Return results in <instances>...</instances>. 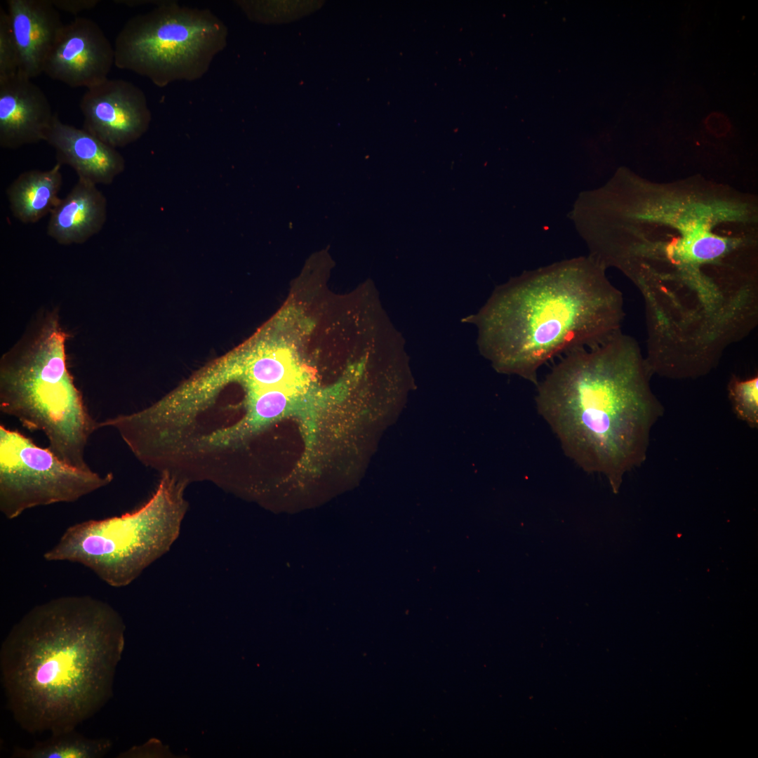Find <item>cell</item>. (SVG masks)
Segmentation results:
<instances>
[{
  "label": "cell",
  "mask_w": 758,
  "mask_h": 758,
  "mask_svg": "<svg viewBox=\"0 0 758 758\" xmlns=\"http://www.w3.org/2000/svg\"><path fill=\"white\" fill-rule=\"evenodd\" d=\"M749 202L679 183L644 194L629 215L616 267L635 284L646 316L663 326L715 321L757 283Z\"/></svg>",
  "instance_id": "obj_1"
},
{
  "label": "cell",
  "mask_w": 758,
  "mask_h": 758,
  "mask_svg": "<svg viewBox=\"0 0 758 758\" xmlns=\"http://www.w3.org/2000/svg\"><path fill=\"white\" fill-rule=\"evenodd\" d=\"M124 625L108 603L64 596L35 606L0 649L7 707L29 733L75 729L110 699Z\"/></svg>",
  "instance_id": "obj_2"
},
{
  "label": "cell",
  "mask_w": 758,
  "mask_h": 758,
  "mask_svg": "<svg viewBox=\"0 0 758 758\" xmlns=\"http://www.w3.org/2000/svg\"><path fill=\"white\" fill-rule=\"evenodd\" d=\"M636 340L621 331L592 347L566 353L537 384L538 413L564 453L604 475L614 493L646 459L652 428L665 408Z\"/></svg>",
  "instance_id": "obj_3"
},
{
  "label": "cell",
  "mask_w": 758,
  "mask_h": 758,
  "mask_svg": "<svg viewBox=\"0 0 758 758\" xmlns=\"http://www.w3.org/2000/svg\"><path fill=\"white\" fill-rule=\"evenodd\" d=\"M605 268L592 257L575 258L497 287L474 318L481 352L497 369L537 385L551 359L620 331L623 295Z\"/></svg>",
  "instance_id": "obj_4"
},
{
  "label": "cell",
  "mask_w": 758,
  "mask_h": 758,
  "mask_svg": "<svg viewBox=\"0 0 758 758\" xmlns=\"http://www.w3.org/2000/svg\"><path fill=\"white\" fill-rule=\"evenodd\" d=\"M66 337L51 319L29 348L3 359L0 411L27 429L42 432L48 448L62 461L90 470L85 450L98 423L68 370Z\"/></svg>",
  "instance_id": "obj_5"
},
{
  "label": "cell",
  "mask_w": 758,
  "mask_h": 758,
  "mask_svg": "<svg viewBox=\"0 0 758 758\" xmlns=\"http://www.w3.org/2000/svg\"><path fill=\"white\" fill-rule=\"evenodd\" d=\"M186 485L162 473L154 493L140 507L70 526L44 558L80 564L112 587L129 585L178 538L187 509Z\"/></svg>",
  "instance_id": "obj_6"
},
{
  "label": "cell",
  "mask_w": 758,
  "mask_h": 758,
  "mask_svg": "<svg viewBox=\"0 0 758 758\" xmlns=\"http://www.w3.org/2000/svg\"><path fill=\"white\" fill-rule=\"evenodd\" d=\"M228 27L208 8L159 1L128 19L116 36L114 65L164 88L194 81L227 45Z\"/></svg>",
  "instance_id": "obj_7"
},
{
  "label": "cell",
  "mask_w": 758,
  "mask_h": 758,
  "mask_svg": "<svg viewBox=\"0 0 758 758\" xmlns=\"http://www.w3.org/2000/svg\"><path fill=\"white\" fill-rule=\"evenodd\" d=\"M113 479L111 472L69 465L48 447L0 425V511L8 519L35 507L75 502Z\"/></svg>",
  "instance_id": "obj_8"
},
{
  "label": "cell",
  "mask_w": 758,
  "mask_h": 758,
  "mask_svg": "<svg viewBox=\"0 0 758 758\" xmlns=\"http://www.w3.org/2000/svg\"><path fill=\"white\" fill-rule=\"evenodd\" d=\"M79 107L83 128L114 148L140 138L152 119L145 93L124 79H107L88 88Z\"/></svg>",
  "instance_id": "obj_9"
},
{
  "label": "cell",
  "mask_w": 758,
  "mask_h": 758,
  "mask_svg": "<svg viewBox=\"0 0 758 758\" xmlns=\"http://www.w3.org/2000/svg\"><path fill=\"white\" fill-rule=\"evenodd\" d=\"M114 48L93 20L78 17L64 25L44 72L72 88L95 86L108 79Z\"/></svg>",
  "instance_id": "obj_10"
},
{
  "label": "cell",
  "mask_w": 758,
  "mask_h": 758,
  "mask_svg": "<svg viewBox=\"0 0 758 758\" xmlns=\"http://www.w3.org/2000/svg\"><path fill=\"white\" fill-rule=\"evenodd\" d=\"M55 114L43 91L18 74L0 81V146L15 149L45 141Z\"/></svg>",
  "instance_id": "obj_11"
},
{
  "label": "cell",
  "mask_w": 758,
  "mask_h": 758,
  "mask_svg": "<svg viewBox=\"0 0 758 758\" xmlns=\"http://www.w3.org/2000/svg\"><path fill=\"white\" fill-rule=\"evenodd\" d=\"M7 6L18 52V74L32 79L44 72L65 25L50 0H8Z\"/></svg>",
  "instance_id": "obj_12"
},
{
  "label": "cell",
  "mask_w": 758,
  "mask_h": 758,
  "mask_svg": "<svg viewBox=\"0 0 758 758\" xmlns=\"http://www.w3.org/2000/svg\"><path fill=\"white\" fill-rule=\"evenodd\" d=\"M45 142L55 151L57 162L71 166L78 178L95 185H110L124 168L121 154L84 128L61 121L55 114Z\"/></svg>",
  "instance_id": "obj_13"
},
{
  "label": "cell",
  "mask_w": 758,
  "mask_h": 758,
  "mask_svg": "<svg viewBox=\"0 0 758 758\" xmlns=\"http://www.w3.org/2000/svg\"><path fill=\"white\" fill-rule=\"evenodd\" d=\"M107 213V199L97 185L78 178L51 212L47 234L62 244L83 243L102 229Z\"/></svg>",
  "instance_id": "obj_14"
},
{
  "label": "cell",
  "mask_w": 758,
  "mask_h": 758,
  "mask_svg": "<svg viewBox=\"0 0 758 758\" xmlns=\"http://www.w3.org/2000/svg\"><path fill=\"white\" fill-rule=\"evenodd\" d=\"M62 164L49 170H32L20 174L8 186L6 196L13 215L24 224L36 223L51 213L60 199Z\"/></svg>",
  "instance_id": "obj_15"
},
{
  "label": "cell",
  "mask_w": 758,
  "mask_h": 758,
  "mask_svg": "<svg viewBox=\"0 0 758 758\" xmlns=\"http://www.w3.org/2000/svg\"><path fill=\"white\" fill-rule=\"evenodd\" d=\"M109 738H86L75 729L51 734L29 748L15 747L14 758H100L111 750Z\"/></svg>",
  "instance_id": "obj_16"
},
{
  "label": "cell",
  "mask_w": 758,
  "mask_h": 758,
  "mask_svg": "<svg viewBox=\"0 0 758 758\" xmlns=\"http://www.w3.org/2000/svg\"><path fill=\"white\" fill-rule=\"evenodd\" d=\"M295 371L286 357L277 352H267L246 364L244 374L250 385L254 387L287 388L295 380Z\"/></svg>",
  "instance_id": "obj_17"
},
{
  "label": "cell",
  "mask_w": 758,
  "mask_h": 758,
  "mask_svg": "<svg viewBox=\"0 0 758 758\" xmlns=\"http://www.w3.org/2000/svg\"><path fill=\"white\" fill-rule=\"evenodd\" d=\"M728 396L736 416L750 427H758V377L742 380L733 375L728 384Z\"/></svg>",
  "instance_id": "obj_18"
},
{
  "label": "cell",
  "mask_w": 758,
  "mask_h": 758,
  "mask_svg": "<svg viewBox=\"0 0 758 758\" xmlns=\"http://www.w3.org/2000/svg\"><path fill=\"white\" fill-rule=\"evenodd\" d=\"M18 52L8 12L0 8V81L18 74Z\"/></svg>",
  "instance_id": "obj_19"
},
{
  "label": "cell",
  "mask_w": 758,
  "mask_h": 758,
  "mask_svg": "<svg viewBox=\"0 0 758 758\" xmlns=\"http://www.w3.org/2000/svg\"><path fill=\"white\" fill-rule=\"evenodd\" d=\"M58 9L77 15L82 11L94 8L98 0H50Z\"/></svg>",
  "instance_id": "obj_20"
}]
</instances>
